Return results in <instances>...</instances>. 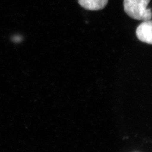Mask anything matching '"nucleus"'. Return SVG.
I'll use <instances>...</instances> for the list:
<instances>
[{
  "label": "nucleus",
  "instance_id": "1",
  "mask_svg": "<svg viewBox=\"0 0 152 152\" xmlns=\"http://www.w3.org/2000/svg\"><path fill=\"white\" fill-rule=\"evenodd\" d=\"M150 1L151 0H124V10L129 16L135 20H151L152 9L147 8Z\"/></svg>",
  "mask_w": 152,
  "mask_h": 152
},
{
  "label": "nucleus",
  "instance_id": "2",
  "mask_svg": "<svg viewBox=\"0 0 152 152\" xmlns=\"http://www.w3.org/2000/svg\"><path fill=\"white\" fill-rule=\"evenodd\" d=\"M136 36L141 42L152 45V20L143 21L137 27Z\"/></svg>",
  "mask_w": 152,
  "mask_h": 152
},
{
  "label": "nucleus",
  "instance_id": "3",
  "mask_svg": "<svg viewBox=\"0 0 152 152\" xmlns=\"http://www.w3.org/2000/svg\"><path fill=\"white\" fill-rule=\"evenodd\" d=\"M108 0H78L82 7L88 10L97 11L103 9L108 4Z\"/></svg>",
  "mask_w": 152,
  "mask_h": 152
},
{
  "label": "nucleus",
  "instance_id": "4",
  "mask_svg": "<svg viewBox=\"0 0 152 152\" xmlns=\"http://www.w3.org/2000/svg\"><path fill=\"white\" fill-rule=\"evenodd\" d=\"M13 39H14V41L15 42H20L22 40V37H20V36H15V37L13 38Z\"/></svg>",
  "mask_w": 152,
  "mask_h": 152
}]
</instances>
